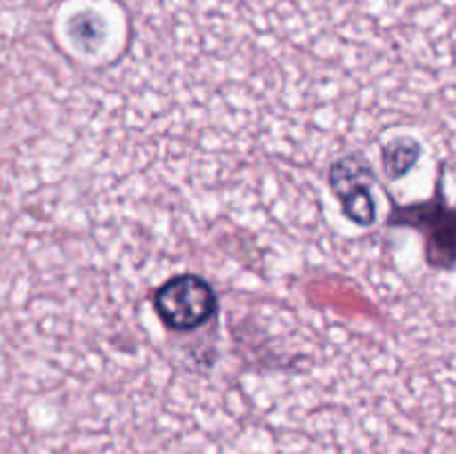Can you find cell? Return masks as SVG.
Here are the masks:
<instances>
[{
    "label": "cell",
    "instance_id": "obj_3",
    "mask_svg": "<svg viewBox=\"0 0 456 454\" xmlns=\"http://www.w3.org/2000/svg\"><path fill=\"white\" fill-rule=\"evenodd\" d=\"M419 154H421V147L414 141H401L387 147L386 156H383V167H386L387 176H403V174L408 172V169H412V165L417 163Z\"/></svg>",
    "mask_w": 456,
    "mask_h": 454
},
{
    "label": "cell",
    "instance_id": "obj_2",
    "mask_svg": "<svg viewBox=\"0 0 456 454\" xmlns=\"http://www.w3.org/2000/svg\"><path fill=\"white\" fill-rule=\"evenodd\" d=\"M330 185L352 223L361 227L374 225L377 221V207L372 199L374 169L363 156H346L338 160L330 174Z\"/></svg>",
    "mask_w": 456,
    "mask_h": 454
},
{
    "label": "cell",
    "instance_id": "obj_1",
    "mask_svg": "<svg viewBox=\"0 0 456 454\" xmlns=\"http://www.w3.org/2000/svg\"><path fill=\"white\" fill-rule=\"evenodd\" d=\"M154 310L165 328L174 332H194L216 314L218 298L205 279L181 274L160 285L154 294Z\"/></svg>",
    "mask_w": 456,
    "mask_h": 454
}]
</instances>
